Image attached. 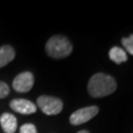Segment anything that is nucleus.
<instances>
[{
	"label": "nucleus",
	"instance_id": "obj_1",
	"mask_svg": "<svg viewBox=\"0 0 133 133\" xmlns=\"http://www.w3.org/2000/svg\"><path fill=\"white\" fill-rule=\"evenodd\" d=\"M116 90V82L105 73H97L91 77L88 83V92L93 98H103Z\"/></svg>",
	"mask_w": 133,
	"mask_h": 133
},
{
	"label": "nucleus",
	"instance_id": "obj_2",
	"mask_svg": "<svg viewBox=\"0 0 133 133\" xmlns=\"http://www.w3.org/2000/svg\"><path fill=\"white\" fill-rule=\"evenodd\" d=\"M72 46L70 41L64 36H53L45 44L46 53L50 57L55 59H61L70 55L72 52Z\"/></svg>",
	"mask_w": 133,
	"mask_h": 133
},
{
	"label": "nucleus",
	"instance_id": "obj_3",
	"mask_svg": "<svg viewBox=\"0 0 133 133\" xmlns=\"http://www.w3.org/2000/svg\"><path fill=\"white\" fill-rule=\"evenodd\" d=\"M38 107L43 114L48 115L58 114L63 109V103L60 99L50 96H41L37 100Z\"/></svg>",
	"mask_w": 133,
	"mask_h": 133
},
{
	"label": "nucleus",
	"instance_id": "obj_4",
	"mask_svg": "<svg viewBox=\"0 0 133 133\" xmlns=\"http://www.w3.org/2000/svg\"><path fill=\"white\" fill-rule=\"evenodd\" d=\"M98 112L99 108L97 105H91L78 109L70 115V123L73 125H80L85 123L93 117H95Z\"/></svg>",
	"mask_w": 133,
	"mask_h": 133
},
{
	"label": "nucleus",
	"instance_id": "obj_5",
	"mask_svg": "<svg viewBox=\"0 0 133 133\" xmlns=\"http://www.w3.org/2000/svg\"><path fill=\"white\" fill-rule=\"evenodd\" d=\"M34 75L29 71L22 72L15 77L13 80V88L19 93H27L33 88Z\"/></svg>",
	"mask_w": 133,
	"mask_h": 133
},
{
	"label": "nucleus",
	"instance_id": "obj_6",
	"mask_svg": "<svg viewBox=\"0 0 133 133\" xmlns=\"http://www.w3.org/2000/svg\"><path fill=\"white\" fill-rule=\"evenodd\" d=\"M10 108L21 114H32L37 111V105L25 99H15L10 102Z\"/></svg>",
	"mask_w": 133,
	"mask_h": 133
},
{
	"label": "nucleus",
	"instance_id": "obj_7",
	"mask_svg": "<svg viewBox=\"0 0 133 133\" xmlns=\"http://www.w3.org/2000/svg\"><path fill=\"white\" fill-rule=\"evenodd\" d=\"M0 124L6 133H14L17 129V118L14 114L4 112L0 116Z\"/></svg>",
	"mask_w": 133,
	"mask_h": 133
},
{
	"label": "nucleus",
	"instance_id": "obj_8",
	"mask_svg": "<svg viewBox=\"0 0 133 133\" xmlns=\"http://www.w3.org/2000/svg\"><path fill=\"white\" fill-rule=\"evenodd\" d=\"M15 58V50L11 45H3L0 48V68L4 67Z\"/></svg>",
	"mask_w": 133,
	"mask_h": 133
},
{
	"label": "nucleus",
	"instance_id": "obj_9",
	"mask_svg": "<svg viewBox=\"0 0 133 133\" xmlns=\"http://www.w3.org/2000/svg\"><path fill=\"white\" fill-rule=\"evenodd\" d=\"M109 58L111 61H114L116 64H120L122 62L127 61V54L126 51L118 46H114L110 48L109 52Z\"/></svg>",
	"mask_w": 133,
	"mask_h": 133
},
{
	"label": "nucleus",
	"instance_id": "obj_10",
	"mask_svg": "<svg viewBox=\"0 0 133 133\" xmlns=\"http://www.w3.org/2000/svg\"><path fill=\"white\" fill-rule=\"evenodd\" d=\"M121 43L126 49V51H128L129 54L133 55V35L129 36L128 38H123L121 39Z\"/></svg>",
	"mask_w": 133,
	"mask_h": 133
},
{
	"label": "nucleus",
	"instance_id": "obj_11",
	"mask_svg": "<svg viewBox=\"0 0 133 133\" xmlns=\"http://www.w3.org/2000/svg\"><path fill=\"white\" fill-rule=\"evenodd\" d=\"M20 133H38L36 126L32 123H26L21 126Z\"/></svg>",
	"mask_w": 133,
	"mask_h": 133
},
{
	"label": "nucleus",
	"instance_id": "obj_12",
	"mask_svg": "<svg viewBox=\"0 0 133 133\" xmlns=\"http://www.w3.org/2000/svg\"><path fill=\"white\" fill-rule=\"evenodd\" d=\"M10 93V89L8 85L5 83V82H2L0 81V99H3L5 97L9 95Z\"/></svg>",
	"mask_w": 133,
	"mask_h": 133
},
{
	"label": "nucleus",
	"instance_id": "obj_13",
	"mask_svg": "<svg viewBox=\"0 0 133 133\" xmlns=\"http://www.w3.org/2000/svg\"><path fill=\"white\" fill-rule=\"evenodd\" d=\"M78 133H89L87 130H81V131H79Z\"/></svg>",
	"mask_w": 133,
	"mask_h": 133
}]
</instances>
